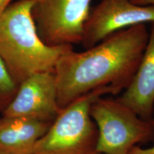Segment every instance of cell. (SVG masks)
Listing matches in <instances>:
<instances>
[{
	"label": "cell",
	"mask_w": 154,
	"mask_h": 154,
	"mask_svg": "<svg viewBox=\"0 0 154 154\" xmlns=\"http://www.w3.org/2000/svg\"><path fill=\"white\" fill-rule=\"evenodd\" d=\"M13 0H0V14L11 4Z\"/></svg>",
	"instance_id": "12"
},
{
	"label": "cell",
	"mask_w": 154,
	"mask_h": 154,
	"mask_svg": "<svg viewBox=\"0 0 154 154\" xmlns=\"http://www.w3.org/2000/svg\"><path fill=\"white\" fill-rule=\"evenodd\" d=\"M0 154H7V153H2V152H0Z\"/></svg>",
	"instance_id": "16"
},
{
	"label": "cell",
	"mask_w": 154,
	"mask_h": 154,
	"mask_svg": "<svg viewBox=\"0 0 154 154\" xmlns=\"http://www.w3.org/2000/svg\"><path fill=\"white\" fill-rule=\"evenodd\" d=\"M93 154H104V153H98V152H95Z\"/></svg>",
	"instance_id": "15"
},
{
	"label": "cell",
	"mask_w": 154,
	"mask_h": 154,
	"mask_svg": "<svg viewBox=\"0 0 154 154\" xmlns=\"http://www.w3.org/2000/svg\"><path fill=\"white\" fill-rule=\"evenodd\" d=\"M51 123L20 118H0V152L7 154H32L34 148Z\"/></svg>",
	"instance_id": "9"
},
{
	"label": "cell",
	"mask_w": 154,
	"mask_h": 154,
	"mask_svg": "<svg viewBox=\"0 0 154 154\" xmlns=\"http://www.w3.org/2000/svg\"><path fill=\"white\" fill-rule=\"evenodd\" d=\"M151 123H152V125H153V128H154V111H153V118H152V120H151Z\"/></svg>",
	"instance_id": "14"
},
{
	"label": "cell",
	"mask_w": 154,
	"mask_h": 154,
	"mask_svg": "<svg viewBox=\"0 0 154 154\" xmlns=\"http://www.w3.org/2000/svg\"><path fill=\"white\" fill-rule=\"evenodd\" d=\"M111 88H100L76 100L61 109L49 128L34 146L32 154H93L98 130L90 115L92 103Z\"/></svg>",
	"instance_id": "3"
},
{
	"label": "cell",
	"mask_w": 154,
	"mask_h": 154,
	"mask_svg": "<svg viewBox=\"0 0 154 154\" xmlns=\"http://www.w3.org/2000/svg\"><path fill=\"white\" fill-rule=\"evenodd\" d=\"M154 22V5H139L131 0H101L90 12L82 46L86 49L124 29Z\"/></svg>",
	"instance_id": "6"
},
{
	"label": "cell",
	"mask_w": 154,
	"mask_h": 154,
	"mask_svg": "<svg viewBox=\"0 0 154 154\" xmlns=\"http://www.w3.org/2000/svg\"><path fill=\"white\" fill-rule=\"evenodd\" d=\"M118 99L142 119L151 121L154 111V22L136 74Z\"/></svg>",
	"instance_id": "8"
},
{
	"label": "cell",
	"mask_w": 154,
	"mask_h": 154,
	"mask_svg": "<svg viewBox=\"0 0 154 154\" xmlns=\"http://www.w3.org/2000/svg\"><path fill=\"white\" fill-rule=\"evenodd\" d=\"M133 3L139 5H154V0H131Z\"/></svg>",
	"instance_id": "13"
},
{
	"label": "cell",
	"mask_w": 154,
	"mask_h": 154,
	"mask_svg": "<svg viewBox=\"0 0 154 154\" xmlns=\"http://www.w3.org/2000/svg\"><path fill=\"white\" fill-rule=\"evenodd\" d=\"M60 111L54 74L46 72L32 75L21 83L1 114L52 123Z\"/></svg>",
	"instance_id": "7"
},
{
	"label": "cell",
	"mask_w": 154,
	"mask_h": 154,
	"mask_svg": "<svg viewBox=\"0 0 154 154\" xmlns=\"http://www.w3.org/2000/svg\"><path fill=\"white\" fill-rule=\"evenodd\" d=\"M146 24L110 34L86 51L72 49L54 69L57 102L60 110L83 96L100 88L114 94L125 90L136 74L149 40Z\"/></svg>",
	"instance_id": "1"
},
{
	"label": "cell",
	"mask_w": 154,
	"mask_h": 154,
	"mask_svg": "<svg viewBox=\"0 0 154 154\" xmlns=\"http://www.w3.org/2000/svg\"><path fill=\"white\" fill-rule=\"evenodd\" d=\"M91 0H37L32 9L38 35L49 47L82 43Z\"/></svg>",
	"instance_id": "5"
},
{
	"label": "cell",
	"mask_w": 154,
	"mask_h": 154,
	"mask_svg": "<svg viewBox=\"0 0 154 154\" xmlns=\"http://www.w3.org/2000/svg\"><path fill=\"white\" fill-rule=\"evenodd\" d=\"M128 154H154V144L148 149H141L139 146H134Z\"/></svg>",
	"instance_id": "11"
},
{
	"label": "cell",
	"mask_w": 154,
	"mask_h": 154,
	"mask_svg": "<svg viewBox=\"0 0 154 154\" xmlns=\"http://www.w3.org/2000/svg\"><path fill=\"white\" fill-rule=\"evenodd\" d=\"M37 0H18L0 14V59L17 85L32 75L54 72L72 45L49 47L38 35L32 9Z\"/></svg>",
	"instance_id": "2"
},
{
	"label": "cell",
	"mask_w": 154,
	"mask_h": 154,
	"mask_svg": "<svg viewBox=\"0 0 154 154\" xmlns=\"http://www.w3.org/2000/svg\"><path fill=\"white\" fill-rule=\"evenodd\" d=\"M90 115L98 130V153L128 154L137 143L154 140L151 121L142 119L118 99L98 98Z\"/></svg>",
	"instance_id": "4"
},
{
	"label": "cell",
	"mask_w": 154,
	"mask_h": 154,
	"mask_svg": "<svg viewBox=\"0 0 154 154\" xmlns=\"http://www.w3.org/2000/svg\"><path fill=\"white\" fill-rule=\"evenodd\" d=\"M19 86L12 79L0 59V112L10 103L16 94Z\"/></svg>",
	"instance_id": "10"
}]
</instances>
